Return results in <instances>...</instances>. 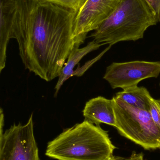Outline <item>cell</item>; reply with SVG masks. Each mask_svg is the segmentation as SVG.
I'll return each mask as SVG.
<instances>
[{"instance_id": "5bb4252c", "label": "cell", "mask_w": 160, "mask_h": 160, "mask_svg": "<svg viewBox=\"0 0 160 160\" xmlns=\"http://www.w3.org/2000/svg\"><path fill=\"white\" fill-rule=\"evenodd\" d=\"M150 7L159 22L160 16V0H144Z\"/></svg>"}, {"instance_id": "9c48e42d", "label": "cell", "mask_w": 160, "mask_h": 160, "mask_svg": "<svg viewBox=\"0 0 160 160\" xmlns=\"http://www.w3.org/2000/svg\"><path fill=\"white\" fill-rule=\"evenodd\" d=\"M16 3V0H1L0 72L5 67L8 45L11 39V20Z\"/></svg>"}, {"instance_id": "8992f818", "label": "cell", "mask_w": 160, "mask_h": 160, "mask_svg": "<svg viewBox=\"0 0 160 160\" xmlns=\"http://www.w3.org/2000/svg\"><path fill=\"white\" fill-rule=\"evenodd\" d=\"M160 74V62L134 61L113 62L106 68L103 79L113 89L138 85L141 81L157 78Z\"/></svg>"}, {"instance_id": "52a82bcc", "label": "cell", "mask_w": 160, "mask_h": 160, "mask_svg": "<svg viewBox=\"0 0 160 160\" xmlns=\"http://www.w3.org/2000/svg\"><path fill=\"white\" fill-rule=\"evenodd\" d=\"M122 0H87L76 14L73 24V38L80 48L89 32L99 27L118 7Z\"/></svg>"}, {"instance_id": "ba28073f", "label": "cell", "mask_w": 160, "mask_h": 160, "mask_svg": "<svg viewBox=\"0 0 160 160\" xmlns=\"http://www.w3.org/2000/svg\"><path fill=\"white\" fill-rule=\"evenodd\" d=\"M85 120L97 126L101 123L115 128L116 117L113 98L98 97L89 100L83 111Z\"/></svg>"}, {"instance_id": "30bf717a", "label": "cell", "mask_w": 160, "mask_h": 160, "mask_svg": "<svg viewBox=\"0 0 160 160\" xmlns=\"http://www.w3.org/2000/svg\"><path fill=\"white\" fill-rule=\"evenodd\" d=\"M104 44L98 43L95 40L89 42L85 47L82 48L75 47L71 51L67 59V61L62 68L54 89V97H56L60 88L64 83L71 77H73L74 68L80 61L88 53L98 49Z\"/></svg>"}, {"instance_id": "7c38bea8", "label": "cell", "mask_w": 160, "mask_h": 160, "mask_svg": "<svg viewBox=\"0 0 160 160\" xmlns=\"http://www.w3.org/2000/svg\"><path fill=\"white\" fill-rule=\"evenodd\" d=\"M59 6L76 13L82 7L87 0H43Z\"/></svg>"}, {"instance_id": "9a60e30c", "label": "cell", "mask_w": 160, "mask_h": 160, "mask_svg": "<svg viewBox=\"0 0 160 160\" xmlns=\"http://www.w3.org/2000/svg\"><path fill=\"white\" fill-rule=\"evenodd\" d=\"M117 160H145L142 153H137L135 152H132L131 156L128 158H116Z\"/></svg>"}, {"instance_id": "8fae6325", "label": "cell", "mask_w": 160, "mask_h": 160, "mask_svg": "<svg viewBox=\"0 0 160 160\" xmlns=\"http://www.w3.org/2000/svg\"><path fill=\"white\" fill-rule=\"evenodd\" d=\"M115 97L131 106L148 112L153 98L145 87L138 85L123 89L116 93Z\"/></svg>"}, {"instance_id": "5b68a950", "label": "cell", "mask_w": 160, "mask_h": 160, "mask_svg": "<svg viewBox=\"0 0 160 160\" xmlns=\"http://www.w3.org/2000/svg\"><path fill=\"white\" fill-rule=\"evenodd\" d=\"M0 160H41L33 114L26 124H14L0 134Z\"/></svg>"}, {"instance_id": "3957f363", "label": "cell", "mask_w": 160, "mask_h": 160, "mask_svg": "<svg viewBox=\"0 0 160 160\" xmlns=\"http://www.w3.org/2000/svg\"><path fill=\"white\" fill-rule=\"evenodd\" d=\"M158 19L144 0H122L111 16L90 36L98 43L113 45L143 38Z\"/></svg>"}, {"instance_id": "6da1fadb", "label": "cell", "mask_w": 160, "mask_h": 160, "mask_svg": "<svg viewBox=\"0 0 160 160\" xmlns=\"http://www.w3.org/2000/svg\"><path fill=\"white\" fill-rule=\"evenodd\" d=\"M76 12L43 0H16L11 38L24 67L47 82L58 78L76 47Z\"/></svg>"}, {"instance_id": "4fadbf2b", "label": "cell", "mask_w": 160, "mask_h": 160, "mask_svg": "<svg viewBox=\"0 0 160 160\" xmlns=\"http://www.w3.org/2000/svg\"><path fill=\"white\" fill-rule=\"evenodd\" d=\"M149 112L154 123L160 129V99L152 98L150 101Z\"/></svg>"}, {"instance_id": "2e32d148", "label": "cell", "mask_w": 160, "mask_h": 160, "mask_svg": "<svg viewBox=\"0 0 160 160\" xmlns=\"http://www.w3.org/2000/svg\"><path fill=\"white\" fill-rule=\"evenodd\" d=\"M105 160H117L116 159V157H114V156H112L110 157V158H108V159Z\"/></svg>"}, {"instance_id": "277c9868", "label": "cell", "mask_w": 160, "mask_h": 160, "mask_svg": "<svg viewBox=\"0 0 160 160\" xmlns=\"http://www.w3.org/2000/svg\"><path fill=\"white\" fill-rule=\"evenodd\" d=\"M116 126L119 133L146 150L160 148V129L148 111L113 97Z\"/></svg>"}, {"instance_id": "ac0fdd59", "label": "cell", "mask_w": 160, "mask_h": 160, "mask_svg": "<svg viewBox=\"0 0 160 160\" xmlns=\"http://www.w3.org/2000/svg\"></svg>"}, {"instance_id": "e0dca14e", "label": "cell", "mask_w": 160, "mask_h": 160, "mask_svg": "<svg viewBox=\"0 0 160 160\" xmlns=\"http://www.w3.org/2000/svg\"><path fill=\"white\" fill-rule=\"evenodd\" d=\"M159 22H160V18H159Z\"/></svg>"}, {"instance_id": "7a4b0ae2", "label": "cell", "mask_w": 160, "mask_h": 160, "mask_svg": "<svg viewBox=\"0 0 160 160\" xmlns=\"http://www.w3.org/2000/svg\"><path fill=\"white\" fill-rule=\"evenodd\" d=\"M115 148L108 132L84 120L49 142L45 155L57 160H105Z\"/></svg>"}]
</instances>
